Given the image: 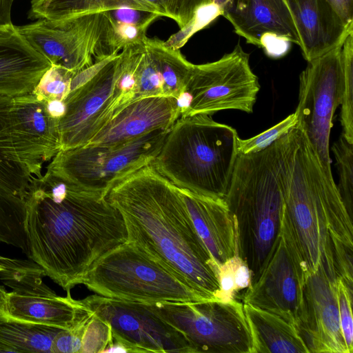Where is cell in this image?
Wrapping results in <instances>:
<instances>
[{
	"label": "cell",
	"mask_w": 353,
	"mask_h": 353,
	"mask_svg": "<svg viewBox=\"0 0 353 353\" xmlns=\"http://www.w3.org/2000/svg\"><path fill=\"white\" fill-rule=\"evenodd\" d=\"M152 305L184 334L194 353H253L243 303L237 299Z\"/></svg>",
	"instance_id": "cell-8"
},
{
	"label": "cell",
	"mask_w": 353,
	"mask_h": 353,
	"mask_svg": "<svg viewBox=\"0 0 353 353\" xmlns=\"http://www.w3.org/2000/svg\"><path fill=\"white\" fill-rule=\"evenodd\" d=\"M120 67L119 53L65 99V112L58 122L60 151L83 146L90 141L92 128L112 95Z\"/></svg>",
	"instance_id": "cell-15"
},
{
	"label": "cell",
	"mask_w": 353,
	"mask_h": 353,
	"mask_svg": "<svg viewBox=\"0 0 353 353\" xmlns=\"http://www.w3.org/2000/svg\"><path fill=\"white\" fill-rule=\"evenodd\" d=\"M339 174L337 186L342 200L352 217L353 208V143H349L341 134L332 146Z\"/></svg>",
	"instance_id": "cell-32"
},
{
	"label": "cell",
	"mask_w": 353,
	"mask_h": 353,
	"mask_svg": "<svg viewBox=\"0 0 353 353\" xmlns=\"http://www.w3.org/2000/svg\"><path fill=\"white\" fill-rule=\"evenodd\" d=\"M239 136L210 115L180 117L151 163L177 188L223 199L238 156Z\"/></svg>",
	"instance_id": "cell-5"
},
{
	"label": "cell",
	"mask_w": 353,
	"mask_h": 353,
	"mask_svg": "<svg viewBox=\"0 0 353 353\" xmlns=\"http://www.w3.org/2000/svg\"><path fill=\"white\" fill-rule=\"evenodd\" d=\"M122 8L158 13L153 6L144 0H32L29 17L61 20Z\"/></svg>",
	"instance_id": "cell-24"
},
{
	"label": "cell",
	"mask_w": 353,
	"mask_h": 353,
	"mask_svg": "<svg viewBox=\"0 0 353 353\" xmlns=\"http://www.w3.org/2000/svg\"><path fill=\"white\" fill-rule=\"evenodd\" d=\"M63 329L25 322L0 313V352L52 353V344Z\"/></svg>",
	"instance_id": "cell-26"
},
{
	"label": "cell",
	"mask_w": 353,
	"mask_h": 353,
	"mask_svg": "<svg viewBox=\"0 0 353 353\" xmlns=\"http://www.w3.org/2000/svg\"><path fill=\"white\" fill-rule=\"evenodd\" d=\"M341 64L343 71V96L341 123L343 135L353 143V31L341 43Z\"/></svg>",
	"instance_id": "cell-31"
},
{
	"label": "cell",
	"mask_w": 353,
	"mask_h": 353,
	"mask_svg": "<svg viewBox=\"0 0 353 353\" xmlns=\"http://www.w3.org/2000/svg\"><path fill=\"white\" fill-rule=\"evenodd\" d=\"M112 340L110 325L93 313L83 336L81 353H102Z\"/></svg>",
	"instance_id": "cell-38"
},
{
	"label": "cell",
	"mask_w": 353,
	"mask_h": 353,
	"mask_svg": "<svg viewBox=\"0 0 353 353\" xmlns=\"http://www.w3.org/2000/svg\"><path fill=\"white\" fill-rule=\"evenodd\" d=\"M347 28L353 27V0H326Z\"/></svg>",
	"instance_id": "cell-44"
},
{
	"label": "cell",
	"mask_w": 353,
	"mask_h": 353,
	"mask_svg": "<svg viewBox=\"0 0 353 353\" xmlns=\"http://www.w3.org/2000/svg\"><path fill=\"white\" fill-rule=\"evenodd\" d=\"M51 63L12 24L0 26V94L32 92Z\"/></svg>",
	"instance_id": "cell-20"
},
{
	"label": "cell",
	"mask_w": 353,
	"mask_h": 353,
	"mask_svg": "<svg viewBox=\"0 0 353 353\" xmlns=\"http://www.w3.org/2000/svg\"><path fill=\"white\" fill-rule=\"evenodd\" d=\"M220 15H222V12L214 3L201 7L188 24L163 41L164 45L175 50L180 49L194 34L208 26Z\"/></svg>",
	"instance_id": "cell-37"
},
{
	"label": "cell",
	"mask_w": 353,
	"mask_h": 353,
	"mask_svg": "<svg viewBox=\"0 0 353 353\" xmlns=\"http://www.w3.org/2000/svg\"><path fill=\"white\" fill-rule=\"evenodd\" d=\"M287 135L261 151L238 154L223 199L234 219L238 254L251 271V283L259 275L280 233L281 168Z\"/></svg>",
	"instance_id": "cell-4"
},
{
	"label": "cell",
	"mask_w": 353,
	"mask_h": 353,
	"mask_svg": "<svg viewBox=\"0 0 353 353\" xmlns=\"http://www.w3.org/2000/svg\"><path fill=\"white\" fill-rule=\"evenodd\" d=\"M260 90L249 54L239 44L217 61L194 65L187 86L192 97L188 110L181 117L212 115L224 110L252 113Z\"/></svg>",
	"instance_id": "cell-10"
},
{
	"label": "cell",
	"mask_w": 353,
	"mask_h": 353,
	"mask_svg": "<svg viewBox=\"0 0 353 353\" xmlns=\"http://www.w3.org/2000/svg\"><path fill=\"white\" fill-rule=\"evenodd\" d=\"M281 179L280 234L303 285L321 268L336 277L331 236L353 245L352 217L333 176L296 125L287 135Z\"/></svg>",
	"instance_id": "cell-3"
},
{
	"label": "cell",
	"mask_w": 353,
	"mask_h": 353,
	"mask_svg": "<svg viewBox=\"0 0 353 353\" xmlns=\"http://www.w3.org/2000/svg\"><path fill=\"white\" fill-rule=\"evenodd\" d=\"M219 289L216 299L228 302L236 299L237 294L251 284V271L244 261L235 255L217 265Z\"/></svg>",
	"instance_id": "cell-30"
},
{
	"label": "cell",
	"mask_w": 353,
	"mask_h": 353,
	"mask_svg": "<svg viewBox=\"0 0 353 353\" xmlns=\"http://www.w3.org/2000/svg\"><path fill=\"white\" fill-rule=\"evenodd\" d=\"M290 43L289 41L281 37L269 34L261 39L259 48H263L268 56L279 58L288 52Z\"/></svg>",
	"instance_id": "cell-43"
},
{
	"label": "cell",
	"mask_w": 353,
	"mask_h": 353,
	"mask_svg": "<svg viewBox=\"0 0 353 353\" xmlns=\"http://www.w3.org/2000/svg\"><path fill=\"white\" fill-rule=\"evenodd\" d=\"M332 254L336 278L353 291L352 254L353 245L331 236Z\"/></svg>",
	"instance_id": "cell-41"
},
{
	"label": "cell",
	"mask_w": 353,
	"mask_h": 353,
	"mask_svg": "<svg viewBox=\"0 0 353 353\" xmlns=\"http://www.w3.org/2000/svg\"><path fill=\"white\" fill-rule=\"evenodd\" d=\"M81 284L97 294L127 301L154 304L207 300L128 241L96 261Z\"/></svg>",
	"instance_id": "cell-6"
},
{
	"label": "cell",
	"mask_w": 353,
	"mask_h": 353,
	"mask_svg": "<svg viewBox=\"0 0 353 353\" xmlns=\"http://www.w3.org/2000/svg\"><path fill=\"white\" fill-rule=\"evenodd\" d=\"M76 73L60 66L51 65L43 74L32 93L45 101H64L70 92L72 79Z\"/></svg>",
	"instance_id": "cell-33"
},
{
	"label": "cell",
	"mask_w": 353,
	"mask_h": 353,
	"mask_svg": "<svg viewBox=\"0 0 353 353\" xmlns=\"http://www.w3.org/2000/svg\"><path fill=\"white\" fill-rule=\"evenodd\" d=\"M108 15L113 20L147 28L157 19L161 17L157 12L138 9L122 8L107 11Z\"/></svg>",
	"instance_id": "cell-42"
},
{
	"label": "cell",
	"mask_w": 353,
	"mask_h": 353,
	"mask_svg": "<svg viewBox=\"0 0 353 353\" xmlns=\"http://www.w3.org/2000/svg\"><path fill=\"white\" fill-rule=\"evenodd\" d=\"M178 190L197 234L216 264L238 254L236 223L224 200Z\"/></svg>",
	"instance_id": "cell-19"
},
{
	"label": "cell",
	"mask_w": 353,
	"mask_h": 353,
	"mask_svg": "<svg viewBox=\"0 0 353 353\" xmlns=\"http://www.w3.org/2000/svg\"><path fill=\"white\" fill-rule=\"evenodd\" d=\"M10 132L19 161L35 178L41 176L43 163L61 150L59 121L48 111L46 101L32 92L12 97Z\"/></svg>",
	"instance_id": "cell-14"
},
{
	"label": "cell",
	"mask_w": 353,
	"mask_h": 353,
	"mask_svg": "<svg viewBox=\"0 0 353 353\" xmlns=\"http://www.w3.org/2000/svg\"><path fill=\"white\" fill-rule=\"evenodd\" d=\"M14 0H0V26L12 24L11 10Z\"/></svg>",
	"instance_id": "cell-45"
},
{
	"label": "cell",
	"mask_w": 353,
	"mask_h": 353,
	"mask_svg": "<svg viewBox=\"0 0 353 353\" xmlns=\"http://www.w3.org/2000/svg\"><path fill=\"white\" fill-rule=\"evenodd\" d=\"M177 104L180 110V117L183 116L190 108L192 97L190 93L186 91L182 93L177 99Z\"/></svg>",
	"instance_id": "cell-47"
},
{
	"label": "cell",
	"mask_w": 353,
	"mask_h": 353,
	"mask_svg": "<svg viewBox=\"0 0 353 353\" xmlns=\"http://www.w3.org/2000/svg\"><path fill=\"white\" fill-rule=\"evenodd\" d=\"M26 213L25 199L0 188V243L20 248L27 254Z\"/></svg>",
	"instance_id": "cell-29"
},
{
	"label": "cell",
	"mask_w": 353,
	"mask_h": 353,
	"mask_svg": "<svg viewBox=\"0 0 353 353\" xmlns=\"http://www.w3.org/2000/svg\"><path fill=\"white\" fill-rule=\"evenodd\" d=\"M336 280L321 268L304 283L305 319L299 332L310 353H348L340 326Z\"/></svg>",
	"instance_id": "cell-16"
},
{
	"label": "cell",
	"mask_w": 353,
	"mask_h": 353,
	"mask_svg": "<svg viewBox=\"0 0 353 353\" xmlns=\"http://www.w3.org/2000/svg\"><path fill=\"white\" fill-rule=\"evenodd\" d=\"M144 46L161 74L165 95L177 99L187 91L193 64L186 60L179 49L167 47L159 39L146 37Z\"/></svg>",
	"instance_id": "cell-27"
},
{
	"label": "cell",
	"mask_w": 353,
	"mask_h": 353,
	"mask_svg": "<svg viewBox=\"0 0 353 353\" xmlns=\"http://www.w3.org/2000/svg\"><path fill=\"white\" fill-rule=\"evenodd\" d=\"M139 99L165 95L164 85L158 70L144 48L141 53L137 72Z\"/></svg>",
	"instance_id": "cell-35"
},
{
	"label": "cell",
	"mask_w": 353,
	"mask_h": 353,
	"mask_svg": "<svg viewBox=\"0 0 353 353\" xmlns=\"http://www.w3.org/2000/svg\"><path fill=\"white\" fill-rule=\"evenodd\" d=\"M229 0H212V3L216 5L222 12Z\"/></svg>",
	"instance_id": "cell-48"
},
{
	"label": "cell",
	"mask_w": 353,
	"mask_h": 353,
	"mask_svg": "<svg viewBox=\"0 0 353 353\" xmlns=\"http://www.w3.org/2000/svg\"><path fill=\"white\" fill-rule=\"evenodd\" d=\"M12 97L0 94V188L25 199L34 177L19 161L10 132Z\"/></svg>",
	"instance_id": "cell-25"
},
{
	"label": "cell",
	"mask_w": 353,
	"mask_h": 353,
	"mask_svg": "<svg viewBox=\"0 0 353 353\" xmlns=\"http://www.w3.org/2000/svg\"><path fill=\"white\" fill-rule=\"evenodd\" d=\"M222 16L248 43L260 47L265 36L276 34L300 46L294 19L284 0H229Z\"/></svg>",
	"instance_id": "cell-18"
},
{
	"label": "cell",
	"mask_w": 353,
	"mask_h": 353,
	"mask_svg": "<svg viewBox=\"0 0 353 353\" xmlns=\"http://www.w3.org/2000/svg\"><path fill=\"white\" fill-rule=\"evenodd\" d=\"M153 6L161 17L173 19L183 28L203 6L212 3V0H144Z\"/></svg>",
	"instance_id": "cell-36"
},
{
	"label": "cell",
	"mask_w": 353,
	"mask_h": 353,
	"mask_svg": "<svg viewBox=\"0 0 353 353\" xmlns=\"http://www.w3.org/2000/svg\"><path fill=\"white\" fill-rule=\"evenodd\" d=\"M297 123L296 114L292 113L283 120L263 132L248 139H238V154H248L266 149L287 134Z\"/></svg>",
	"instance_id": "cell-34"
},
{
	"label": "cell",
	"mask_w": 353,
	"mask_h": 353,
	"mask_svg": "<svg viewBox=\"0 0 353 353\" xmlns=\"http://www.w3.org/2000/svg\"><path fill=\"white\" fill-rule=\"evenodd\" d=\"M253 353H310L297 328L271 312L243 303Z\"/></svg>",
	"instance_id": "cell-23"
},
{
	"label": "cell",
	"mask_w": 353,
	"mask_h": 353,
	"mask_svg": "<svg viewBox=\"0 0 353 353\" xmlns=\"http://www.w3.org/2000/svg\"><path fill=\"white\" fill-rule=\"evenodd\" d=\"M341 43L307 62L299 76V103L294 112L296 126L304 132L330 176V132L343 96Z\"/></svg>",
	"instance_id": "cell-9"
},
{
	"label": "cell",
	"mask_w": 353,
	"mask_h": 353,
	"mask_svg": "<svg viewBox=\"0 0 353 353\" xmlns=\"http://www.w3.org/2000/svg\"><path fill=\"white\" fill-rule=\"evenodd\" d=\"M88 312L74 299L70 291L65 296L49 294L8 291L0 285V313L19 321L70 329Z\"/></svg>",
	"instance_id": "cell-22"
},
{
	"label": "cell",
	"mask_w": 353,
	"mask_h": 353,
	"mask_svg": "<svg viewBox=\"0 0 353 353\" xmlns=\"http://www.w3.org/2000/svg\"><path fill=\"white\" fill-rule=\"evenodd\" d=\"M294 19L303 57L308 62L339 46L353 31L326 0H284Z\"/></svg>",
	"instance_id": "cell-21"
},
{
	"label": "cell",
	"mask_w": 353,
	"mask_h": 353,
	"mask_svg": "<svg viewBox=\"0 0 353 353\" xmlns=\"http://www.w3.org/2000/svg\"><path fill=\"white\" fill-rule=\"evenodd\" d=\"M44 272L31 259H12L0 255V279L17 292L48 294L53 292L43 281Z\"/></svg>",
	"instance_id": "cell-28"
},
{
	"label": "cell",
	"mask_w": 353,
	"mask_h": 353,
	"mask_svg": "<svg viewBox=\"0 0 353 353\" xmlns=\"http://www.w3.org/2000/svg\"><path fill=\"white\" fill-rule=\"evenodd\" d=\"M181 114L176 99L148 97L131 103L98 131L85 145H114L156 130H168Z\"/></svg>",
	"instance_id": "cell-17"
},
{
	"label": "cell",
	"mask_w": 353,
	"mask_h": 353,
	"mask_svg": "<svg viewBox=\"0 0 353 353\" xmlns=\"http://www.w3.org/2000/svg\"><path fill=\"white\" fill-rule=\"evenodd\" d=\"M107 199L121 214L128 241L204 299H216L217 265L197 234L176 186L150 163L115 183Z\"/></svg>",
	"instance_id": "cell-2"
},
{
	"label": "cell",
	"mask_w": 353,
	"mask_h": 353,
	"mask_svg": "<svg viewBox=\"0 0 353 353\" xmlns=\"http://www.w3.org/2000/svg\"><path fill=\"white\" fill-rule=\"evenodd\" d=\"M79 302L107 322L112 339L126 346L130 352L194 353L184 334L160 316L152 304L97 294Z\"/></svg>",
	"instance_id": "cell-11"
},
{
	"label": "cell",
	"mask_w": 353,
	"mask_h": 353,
	"mask_svg": "<svg viewBox=\"0 0 353 353\" xmlns=\"http://www.w3.org/2000/svg\"><path fill=\"white\" fill-rule=\"evenodd\" d=\"M242 300L281 317L298 331L305 321L303 283L280 233Z\"/></svg>",
	"instance_id": "cell-13"
},
{
	"label": "cell",
	"mask_w": 353,
	"mask_h": 353,
	"mask_svg": "<svg viewBox=\"0 0 353 353\" xmlns=\"http://www.w3.org/2000/svg\"><path fill=\"white\" fill-rule=\"evenodd\" d=\"M102 13L61 20L38 19L17 29L52 65L78 72L93 64Z\"/></svg>",
	"instance_id": "cell-12"
},
{
	"label": "cell",
	"mask_w": 353,
	"mask_h": 353,
	"mask_svg": "<svg viewBox=\"0 0 353 353\" xmlns=\"http://www.w3.org/2000/svg\"><path fill=\"white\" fill-rule=\"evenodd\" d=\"M93 313L88 310L84 316L72 327L61 330L52 344V353H81L82 339Z\"/></svg>",
	"instance_id": "cell-39"
},
{
	"label": "cell",
	"mask_w": 353,
	"mask_h": 353,
	"mask_svg": "<svg viewBox=\"0 0 353 353\" xmlns=\"http://www.w3.org/2000/svg\"><path fill=\"white\" fill-rule=\"evenodd\" d=\"M169 131L153 130L119 145L61 150L47 170L80 188L107 196L115 183L152 162Z\"/></svg>",
	"instance_id": "cell-7"
},
{
	"label": "cell",
	"mask_w": 353,
	"mask_h": 353,
	"mask_svg": "<svg viewBox=\"0 0 353 353\" xmlns=\"http://www.w3.org/2000/svg\"><path fill=\"white\" fill-rule=\"evenodd\" d=\"M47 109L50 114L58 121L64 115L65 104L63 101L53 100L46 101Z\"/></svg>",
	"instance_id": "cell-46"
},
{
	"label": "cell",
	"mask_w": 353,
	"mask_h": 353,
	"mask_svg": "<svg viewBox=\"0 0 353 353\" xmlns=\"http://www.w3.org/2000/svg\"><path fill=\"white\" fill-rule=\"evenodd\" d=\"M336 294L341 332L348 353H352L353 319L352 305L353 291H351L341 279H337Z\"/></svg>",
	"instance_id": "cell-40"
},
{
	"label": "cell",
	"mask_w": 353,
	"mask_h": 353,
	"mask_svg": "<svg viewBox=\"0 0 353 353\" xmlns=\"http://www.w3.org/2000/svg\"><path fill=\"white\" fill-rule=\"evenodd\" d=\"M25 201L27 255L66 291L81 284L101 256L128 241L123 216L107 196L48 170L34 179Z\"/></svg>",
	"instance_id": "cell-1"
}]
</instances>
